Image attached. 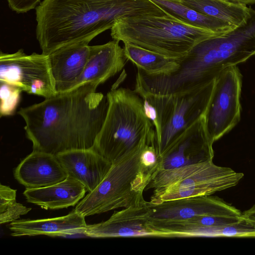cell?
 <instances>
[{
  "label": "cell",
  "mask_w": 255,
  "mask_h": 255,
  "mask_svg": "<svg viewBox=\"0 0 255 255\" xmlns=\"http://www.w3.org/2000/svg\"><path fill=\"white\" fill-rule=\"evenodd\" d=\"M97 87L86 83L21 108L17 114L25 122L33 150L56 155L93 148L108 107L106 96Z\"/></svg>",
  "instance_id": "6da1fadb"
},
{
  "label": "cell",
  "mask_w": 255,
  "mask_h": 255,
  "mask_svg": "<svg viewBox=\"0 0 255 255\" xmlns=\"http://www.w3.org/2000/svg\"><path fill=\"white\" fill-rule=\"evenodd\" d=\"M42 53L94 38L123 17L168 14L151 0H43L35 8Z\"/></svg>",
  "instance_id": "7a4b0ae2"
},
{
  "label": "cell",
  "mask_w": 255,
  "mask_h": 255,
  "mask_svg": "<svg viewBox=\"0 0 255 255\" xmlns=\"http://www.w3.org/2000/svg\"><path fill=\"white\" fill-rule=\"evenodd\" d=\"M255 56V10L241 25L224 34L203 40L176 60L173 72L177 85L187 92L216 78L228 67L237 66Z\"/></svg>",
  "instance_id": "3957f363"
},
{
  "label": "cell",
  "mask_w": 255,
  "mask_h": 255,
  "mask_svg": "<svg viewBox=\"0 0 255 255\" xmlns=\"http://www.w3.org/2000/svg\"><path fill=\"white\" fill-rule=\"evenodd\" d=\"M106 97L108 110L95 151L113 163L156 141L155 128L138 94L121 87L111 89Z\"/></svg>",
  "instance_id": "277c9868"
},
{
  "label": "cell",
  "mask_w": 255,
  "mask_h": 255,
  "mask_svg": "<svg viewBox=\"0 0 255 255\" xmlns=\"http://www.w3.org/2000/svg\"><path fill=\"white\" fill-rule=\"evenodd\" d=\"M113 40L129 43L166 57H183L199 42L220 34L167 14L123 17L112 27Z\"/></svg>",
  "instance_id": "5b68a950"
},
{
  "label": "cell",
  "mask_w": 255,
  "mask_h": 255,
  "mask_svg": "<svg viewBox=\"0 0 255 255\" xmlns=\"http://www.w3.org/2000/svg\"><path fill=\"white\" fill-rule=\"evenodd\" d=\"M143 149L113 162L103 181L85 196L74 210L86 217L144 204L143 192L157 170L142 163L140 156Z\"/></svg>",
  "instance_id": "8992f818"
},
{
  "label": "cell",
  "mask_w": 255,
  "mask_h": 255,
  "mask_svg": "<svg viewBox=\"0 0 255 255\" xmlns=\"http://www.w3.org/2000/svg\"><path fill=\"white\" fill-rule=\"evenodd\" d=\"M244 174L215 165L213 160L170 169H158L146 190L153 189L150 202L208 196L238 184Z\"/></svg>",
  "instance_id": "52a82bcc"
},
{
  "label": "cell",
  "mask_w": 255,
  "mask_h": 255,
  "mask_svg": "<svg viewBox=\"0 0 255 255\" xmlns=\"http://www.w3.org/2000/svg\"><path fill=\"white\" fill-rule=\"evenodd\" d=\"M216 79L208 84L185 94L173 96L139 95L155 107L159 129L156 146L159 155L170 143L208 109L215 87Z\"/></svg>",
  "instance_id": "ba28073f"
},
{
  "label": "cell",
  "mask_w": 255,
  "mask_h": 255,
  "mask_svg": "<svg viewBox=\"0 0 255 255\" xmlns=\"http://www.w3.org/2000/svg\"><path fill=\"white\" fill-rule=\"evenodd\" d=\"M0 82L16 86L29 94L49 98L56 94L48 55L27 54L22 49L0 54Z\"/></svg>",
  "instance_id": "9c48e42d"
},
{
  "label": "cell",
  "mask_w": 255,
  "mask_h": 255,
  "mask_svg": "<svg viewBox=\"0 0 255 255\" xmlns=\"http://www.w3.org/2000/svg\"><path fill=\"white\" fill-rule=\"evenodd\" d=\"M242 76L237 66L225 69L216 78L214 94L208 109V131L214 142L231 130L241 118Z\"/></svg>",
  "instance_id": "30bf717a"
},
{
  "label": "cell",
  "mask_w": 255,
  "mask_h": 255,
  "mask_svg": "<svg viewBox=\"0 0 255 255\" xmlns=\"http://www.w3.org/2000/svg\"><path fill=\"white\" fill-rule=\"evenodd\" d=\"M207 111L170 143L160 156L159 169L213 160L214 142L207 127Z\"/></svg>",
  "instance_id": "8fae6325"
},
{
  "label": "cell",
  "mask_w": 255,
  "mask_h": 255,
  "mask_svg": "<svg viewBox=\"0 0 255 255\" xmlns=\"http://www.w3.org/2000/svg\"><path fill=\"white\" fill-rule=\"evenodd\" d=\"M149 202V220H184L200 216L240 217L239 210L211 195L184 198L153 204Z\"/></svg>",
  "instance_id": "7c38bea8"
},
{
  "label": "cell",
  "mask_w": 255,
  "mask_h": 255,
  "mask_svg": "<svg viewBox=\"0 0 255 255\" xmlns=\"http://www.w3.org/2000/svg\"><path fill=\"white\" fill-rule=\"evenodd\" d=\"M149 202L115 212L107 220L87 225L84 235L91 238L153 237L147 229Z\"/></svg>",
  "instance_id": "4fadbf2b"
},
{
  "label": "cell",
  "mask_w": 255,
  "mask_h": 255,
  "mask_svg": "<svg viewBox=\"0 0 255 255\" xmlns=\"http://www.w3.org/2000/svg\"><path fill=\"white\" fill-rule=\"evenodd\" d=\"M90 41L72 43L47 54L57 93L71 90L78 80L89 55Z\"/></svg>",
  "instance_id": "5bb4252c"
},
{
  "label": "cell",
  "mask_w": 255,
  "mask_h": 255,
  "mask_svg": "<svg viewBox=\"0 0 255 255\" xmlns=\"http://www.w3.org/2000/svg\"><path fill=\"white\" fill-rule=\"evenodd\" d=\"M14 176L26 188H38L60 182L68 175L57 155L33 150L16 167Z\"/></svg>",
  "instance_id": "9a60e30c"
},
{
  "label": "cell",
  "mask_w": 255,
  "mask_h": 255,
  "mask_svg": "<svg viewBox=\"0 0 255 255\" xmlns=\"http://www.w3.org/2000/svg\"><path fill=\"white\" fill-rule=\"evenodd\" d=\"M119 42L113 40L103 44L90 46L85 67L71 89L86 83L98 87L120 72L128 60Z\"/></svg>",
  "instance_id": "2e32d148"
},
{
  "label": "cell",
  "mask_w": 255,
  "mask_h": 255,
  "mask_svg": "<svg viewBox=\"0 0 255 255\" xmlns=\"http://www.w3.org/2000/svg\"><path fill=\"white\" fill-rule=\"evenodd\" d=\"M56 155L68 176L81 182L88 193L100 184L112 165L93 148L72 150Z\"/></svg>",
  "instance_id": "e0dca14e"
},
{
  "label": "cell",
  "mask_w": 255,
  "mask_h": 255,
  "mask_svg": "<svg viewBox=\"0 0 255 255\" xmlns=\"http://www.w3.org/2000/svg\"><path fill=\"white\" fill-rule=\"evenodd\" d=\"M85 217L73 210L67 215L43 219L17 220L8 226L13 237L45 235L50 237L83 234L87 226Z\"/></svg>",
  "instance_id": "ac0fdd59"
},
{
  "label": "cell",
  "mask_w": 255,
  "mask_h": 255,
  "mask_svg": "<svg viewBox=\"0 0 255 255\" xmlns=\"http://www.w3.org/2000/svg\"><path fill=\"white\" fill-rule=\"evenodd\" d=\"M87 192L79 181L68 176L64 180L45 187L26 188V201L44 209H59L76 205Z\"/></svg>",
  "instance_id": "d6986e66"
},
{
  "label": "cell",
  "mask_w": 255,
  "mask_h": 255,
  "mask_svg": "<svg viewBox=\"0 0 255 255\" xmlns=\"http://www.w3.org/2000/svg\"><path fill=\"white\" fill-rule=\"evenodd\" d=\"M179 3L235 27L245 23L250 14V7L231 0H185Z\"/></svg>",
  "instance_id": "ffe728a7"
},
{
  "label": "cell",
  "mask_w": 255,
  "mask_h": 255,
  "mask_svg": "<svg viewBox=\"0 0 255 255\" xmlns=\"http://www.w3.org/2000/svg\"><path fill=\"white\" fill-rule=\"evenodd\" d=\"M124 43V52L127 60L147 74H167L178 67L176 59L131 43Z\"/></svg>",
  "instance_id": "44dd1931"
},
{
  "label": "cell",
  "mask_w": 255,
  "mask_h": 255,
  "mask_svg": "<svg viewBox=\"0 0 255 255\" xmlns=\"http://www.w3.org/2000/svg\"><path fill=\"white\" fill-rule=\"evenodd\" d=\"M165 12L193 25L222 34L236 28L229 23L200 12L185 6L166 0H151Z\"/></svg>",
  "instance_id": "7402d4cb"
},
{
  "label": "cell",
  "mask_w": 255,
  "mask_h": 255,
  "mask_svg": "<svg viewBox=\"0 0 255 255\" xmlns=\"http://www.w3.org/2000/svg\"><path fill=\"white\" fill-rule=\"evenodd\" d=\"M22 91L16 86L0 82V117L13 115L19 102Z\"/></svg>",
  "instance_id": "603a6c76"
},
{
  "label": "cell",
  "mask_w": 255,
  "mask_h": 255,
  "mask_svg": "<svg viewBox=\"0 0 255 255\" xmlns=\"http://www.w3.org/2000/svg\"><path fill=\"white\" fill-rule=\"evenodd\" d=\"M31 210V208L17 202L16 200L0 205V224L16 221L21 216L26 214Z\"/></svg>",
  "instance_id": "cb8c5ba5"
},
{
  "label": "cell",
  "mask_w": 255,
  "mask_h": 255,
  "mask_svg": "<svg viewBox=\"0 0 255 255\" xmlns=\"http://www.w3.org/2000/svg\"><path fill=\"white\" fill-rule=\"evenodd\" d=\"M9 8L17 13H26L35 8L41 0H7Z\"/></svg>",
  "instance_id": "d4e9b609"
},
{
  "label": "cell",
  "mask_w": 255,
  "mask_h": 255,
  "mask_svg": "<svg viewBox=\"0 0 255 255\" xmlns=\"http://www.w3.org/2000/svg\"><path fill=\"white\" fill-rule=\"evenodd\" d=\"M16 190L10 188L9 186L0 185V205L16 200Z\"/></svg>",
  "instance_id": "484cf974"
},
{
  "label": "cell",
  "mask_w": 255,
  "mask_h": 255,
  "mask_svg": "<svg viewBox=\"0 0 255 255\" xmlns=\"http://www.w3.org/2000/svg\"><path fill=\"white\" fill-rule=\"evenodd\" d=\"M241 218L255 227V205L242 213Z\"/></svg>",
  "instance_id": "4316f807"
},
{
  "label": "cell",
  "mask_w": 255,
  "mask_h": 255,
  "mask_svg": "<svg viewBox=\"0 0 255 255\" xmlns=\"http://www.w3.org/2000/svg\"><path fill=\"white\" fill-rule=\"evenodd\" d=\"M244 4H255V0H231Z\"/></svg>",
  "instance_id": "83f0119b"
},
{
  "label": "cell",
  "mask_w": 255,
  "mask_h": 255,
  "mask_svg": "<svg viewBox=\"0 0 255 255\" xmlns=\"http://www.w3.org/2000/svg\"><path fill=\"white\" fill-rule=\"evenodd\" d=\"M166 0L172 1V2H175V3H179L181 1H183V0Z\"/></svg>",
  "instance_id": "f1b7e54d"
}]
</instances>
